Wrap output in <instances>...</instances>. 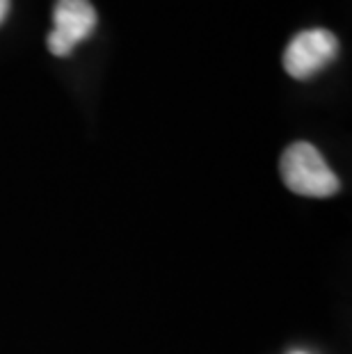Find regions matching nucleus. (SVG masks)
<instances>
[{
    "label": "nucleus",
    "instance_id": "5",
    "mask_svg": "<svg viewBox=\"0 0 352 354\" xmlns=\"http://www.w3.org/2000/svg\"><path fill=\"white\" fill-rule=\"evenodd\" d=\"M293 354H302V352H293Z\"/></svg>",
    "mask_w": 352,
    "mask_h": 354
},
{
    "label": "nucleus",
    "instance_id": "2",
    "mask_svg": "<svg viewBox=\"0 0 352 354\" xmlns=\"http://www.w3.org/2000/svg\"><path fill=\"white\" fill-rule=\"evenodd\" d=\"M339 55V39L325 28H311L295 35L284 50V69L295 80H306L323 71Z\"/></svg>",
    "mask_w": 352,
    "mask_h": 354
},
{
    "label": "nucleus",
    "instance_id": "3",
    "mask_svg": "<svg viewBox=\"0 0 352 354\" xmlns=\"http://www.w3.org/2000/svg\"><path fill=\"white\" fill-rule=\"evenodd\" d=\"M53 30L46 46L57 57L71 55V50L85 41L96 28V12L89 0H57L53 10Z\"/></svg>",
    "mask_w": 352,
    "mask_h": 354
},
{
    "label": "nucleus",
    "instance_id": "4",
    "mask_svg": "<svg viewBox=\"0 0 352 354\" xmlns=\"http://www.w3.org/2000/svg\"><path fill=\"white\" fill-rule=\"evenodd\" d=\"M7 14H10V0H0V24L7 19Z\"/></svg>",
    "mask_w": 352,
    "mask_h": 354
},
{
    "label": "nucleus",
    "instance_id": "1",
    "mask_svg": "<svg viewBox=\"0 0 352 354\" xmlns=\"http://www.w3.org/2000/svg\"><path fill=\"white\" fill-rule=\"evenodd\" d=\"M281 180L290 192L302 197H332L339 192V178L323 156L309 142H295L281 156Z\"/></svg>",
    "mask_w": 352,
    "mask_h": 354
}]
</instances>
